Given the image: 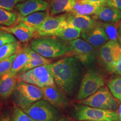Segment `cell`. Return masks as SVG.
<instances>
[{"mask_svg": "<svg viewBox=\"0 0 121 121\" xmlns=\"http://www.w3.org/2000/svg\"><path fill=\"white\" fill-rule=\"evenodd\" d=\"M54 82L65 95L70 96L76 89L81 68L74 57H67L51 64Z\"/></svg>", "mask_w": 121, "mask_h": 121, "instance_id": "cell-1", "label": "cell"}, {"mask_svg": "<svg viewBox=\"0 0 121 121\" xmlns=\"http://www.w3.org/2000/svg\"><path fill=\"white\" fill-rule=\"evenodd\" d=\"M72 115L78 121H119L118 114L115 110L96 108L81 104L74 107Z\"/></svg>", "mask_w": 121, "mask_h": 121, "instance_id": "cell-2", "label": "cell"}, {"mask_svg": "<svg viewBox=\"0 0 121 121\" xmlns=\"http://www.w3.org/2000/svg\"><path fill=\"white\" fill-rule=\"evenodd\" d=\"M13 96L16 105L23 110L42 99L43 94L40 87L18 80L13 93Z\"/></svg>", "mask_w": 121, "mask_h": 121, "instance_id": "cell-3", "label": "cell"}, {"mask_svg": "<svg viewBox=\"0 0 121 121\" xmlns=\"http://www.w3.org/2000/svg\"><path fill=\"white\" fill-rule=\"evenodd\" d=\"M17 78L19 81H24L40 88L56 85L51 63L41 65L30 69L21 73Z\"/></svg>", "mask_w": 121, "mask_h": 121, "instance_id": "cell-4", "label": "cell"}, {"mask_svg": "<svg viewBox=\"0 0 121 121\" xmlns=\"http://www.w3.org/2000/svg\"><path fill=\"white\" fill-rule=\"evenodd\" d=\"M30 47L45 58H54L69 53V47L52 38H39L33 40Z\"/></svg>", "mask_w": 121, "mask_h": 121, "instance_id": "cell-5", "label": "cell"}, {"mask_svg": "<svg viewBox=\"0 0 121 121\" xmlns=\"http://www.w3.org/2000/svg\"><path fill=\"white\" fill-rule=\"evenodd\" d=\"M23 110L35 121H56L60 113L45 100H39Z\"/></svg>", "mask_w": 121, "mask_h": 121, "instance_id": "cell-6", "label": "cell"}, {"mask_svg": "<svg viewBox=\"0 0 121 121\" xmlns=\"http://www.w3.org/2000/svg\"><path fill=\"white\" fill-rule=\"evenodd\" d=\"M80 104L96 108L115 110L119 102L112 94L109 89L104 86L89 97L80 100Z\"/></svg>", "mask_w": 121, "mask_h": 121, "instance_id": "cell-7", "label": "cell"}, {"mask_svg": "<svg viewBox=\"0 0 121 121\" xmlns=\"http://www.w3.org/2000/svg\"><path fill=\"white\" fill-rule=\"evenodd\" d=\"M104 85V78L99 72L94 69L89 70L81 81L77 98L78 100L86 99Z\"/></svg>", "mask_w": 121, "mask_h": 121, "instance_id": "cell-8", "label": "cell"}, {"mask_svg": "<svg viewBox=\"0 0 121 121\" xmlns=\"http://www.w3.org/2000/svg\"><path fill=\"white\" fill-rule=\"evenodd\" d=\"M99 55L105 69L109 72H114L116 65L121 56V45L118 41L109 40L100 47Z\"/></svg>", "mask_w": 121, "mask_h": 121, "instance_id": "cell-9", "label": "cell"}, {"mask_svg": "<svg viewBox=\"0 0 121 121\" xmlns=\"http://www.w3.org/2000/svg\"><path fill=\"white\" fill-rule=\"evenodd\" d=\"M69 52L83 65H90L95 58V47L85 40L78 38L69 42Z\"/></svg>", "mask_w": 121, "mask_h": 121, "instance_id": "cell-10", "label": "cell"}, {"mask_svg": "<svg viewBox=\"0 0 121 121\" xmlns=\"http://www.w3.org/2000/svg\"><path fill=\"white\" fill-rule=\"evenodd\" d=\"M67 14H62L52 17L49 15L34 33L38 37L54 36L62 29L63 22L66 20Z\"/></svg>", "mask_w": 121, "mask_h": 121, "instance_id": "cell-11", "label": "cell"}, {"mask_svg": "<svg viewBox=\"0 0 121 121\" xmlns=\"http://www.w3.org/2000/svg\"><path fill=\"white\" fill-rule=\"evenodd\" d=\"M81 37L94 47H100L109 40L102 23L98 22L96 26L85 31H82Z\"/></svg>", "mask_w": 121, "mask_h": 121, "instance_id": "cell-12", "label": "cell"}, {"mask_svg": "<svg viewBox=\"0 0 121 121\" xmlns=\"http://www.w3.org/2000/svg\"><path fill=\"white\" fill-rule=\"evenodd\" d=\"M43 98L57 108H63L69 104L65 94L56 86H49L41 88Z\"/></svg>", "mask_w": 121, "mask_h": 121, "instance_id": "cell-13", "label": "cell"}, {"mask_svg": "<svg viewBox=\"0 0 121 121\" xmlns=\"http://www.w3.org/2000/svg\"><path fill=\"white\" fill-rule=\"evenodd\" d=\"M66 20L68 26L78 28L81 32L93 28L98 23L95 20L89 16L74 15L70 13H67Z\"/></svg>", "mask_w": 121, "mask_h": 121, "instance_id": "cell-14", "label": "cell"}, {"mask_svg": "<svg viewBox=\"0 0 121 121\" xmlns=\"http://www.w3.org/2000/svg\"><path fill=\"white\" fill-rule=\"evenodd\" d=\"M49 4L44 0H27L25 2L19 3L16 7L20 14L26 16L31 13L47 10Z\"/></svg>", "mask_w": 121, "mask_h": 121, "instance_id": "cell-15", "label": "cell"}, {"mask_svg": "<svg viewBox=\"0 0 121 121\" xmlns=\"http://www.w3.org/2000/svg\"><path fill=\"white\" fill-rule=\"evenodd\" d=\"M93 18L106 23H116L121 20V10L113 6H102Z\"/></svg>", "mask_w": 121, "mask_h": 121, "instance_id": "cell-16", "label": "cell"}, {"mask_svg": "<svg viewBox=\"0 0 121 121\" xmlns=\"http://www.w3.org/2000/svg\"><path fill=\"white\" fill-rule=\"evenodd\" d=\"M49 16V11L47 10L37 12L26 16L19 15L18 16L17 22L19 24H22L26 25L34 33L37 28Z\"/></svg>", "mask_w": 121, "mask_h": 121, "instance_id": "cell-17", "label": "cell"}, {"mask_svg": "<svg viewBox=\"0 0 121 121\" xmlns=\"http://www.w3.org/2000/svg\"><path fill=\"white\" fill-rule=\"evenodd\" d=\"M18 82L16 75L10 72L4 74L0 78V97L2 100H6L13 94Z\"/></svg>", "mask_w": 121, "mask_h": 121, "instance_id": "cell-18", "label": "cell"}, {"mask_svg": "<svg viewBox=\"0 0 121 121\" xmlns=\"http://www.w3.org/2000/svg\"><path fill=\"white\" fill-rule=\"evenodd\" d=\"M0 30H4L13 34L21 42H28L34 37V32L26 25L19 24L13 26H4L1 25Z\"/></svg>", "mask_w": 121, "mask_h": 121, "instance_id": "cell-19", "label": "cell"}, {"mask_svg": "<svg viewBox=\"0 0 121 121\" xmlns=\"http://www.w3.org/2000/svg\"><path fill=\"white\" fill-rule=\"evenodd\" d=\"M25 48L29 55L30 60L26 63L22 70L20 72V74L24 73L30 69L38 67V66L51 63V60H48L45 57L42 56L38 53L35 51L31 48V47H29L28 46H26L25 47Z\"/></svg>", "mask_w": 121, "mask_h": 121, "instance_id": "cell-20", "label": "cell"}, {"mask_svg": "<svg viewBox=\"0 0 121 121\" xmlns=\"http://www.w3.org/2000/svg\"><path fill=\"white\" fill-rule=\"evenodd\" d=\"M102 6L94 3L77 1L69 13L74 15L89 16L95 14Z\"/></svg>", "mask_w": 121, "mask_h": 121, "instance_id": "cell-21", "label": "cell"}, {"mask_svg": "<svg viewBox=\"0 0 121 121\" xmlns=\"http://www.w3.org/2000/svg\"><path fill=\"white\" fill-rule=\"evenodd\" d=\"M16 54V57L13 60L11 69L9 71L10 73L15 75H16L17 73H20L30 60L29 55L25 47L21 48L20 47Z\"/></svg>", "mask_w": 121, "mask_h": 121, "instance_id": "cell-22", "label": "cell"}, {"mask_svg": "<svg viewBox=\"0 0 121 121\" xmlns=\"http://www.w3.org/2000/svg\"><path fill=\"white\" fill-rule=\"evenodd\" d=\"M76 0H53L50 7L52 15L63 13H69L73 9Z\"/></svg>", "mask_w": 121, "mask_h": 121, "instance_id": "cell-23", "label": "cell"}, {"mask_svg": "<svg viewBox=\"0 0 121 121\" xmlns=\"http://www.w3.org/2000/svg\"><path fill=\"white\" fill-rule=\"evenodd\" d=\"M81 31L78 28L67 26L58 31L54 36L60 38L65 41H71L78 39L81 35Z\"/></svg>", "mask_w": 121, "mask_h": 121, "instance_id": "cell-24", "label": "cell"}, {"mask_svg": "<svg viewBox=\"0 0 121 121\" xmlns=\"http://www.w3.org/2000/svg\"><path fill=\"white\" fill-rule=\"evenodd\" d=\"M20 43L17 41L4 44L0 47V61L6 60L16 53L20 48Z\"/></svg>", "mask_w": 121, "mask_h": 121, "instance_id": "cell-25", "label": "cell"}, {"mask_svg": "<svg viewBox=\"0 0 121 121\" xmlns=\"http://www.w3.org/2000/svg\"><path fill=\"white\" fill-rule=\"evenodd\" d=\"M17 18L16 13L0 8V25L11 26L17 22Z\"/></svg>", "mask_w": 121, "mask_h": 121, "instance_id": "cell-26", "label": "cell"}, {"mask_svg": "<svg viewBox=\"0 0 121 121\" xmlns=\"http://www.w3.org/2000/svg\"><path fill=\"white\" fill-rule=\"evenodd\" d=\"M107 85L113 96L119 101H121V76H118L110 79Z\"/></svg>", "mask_w": 121, "mask_h": 121, "instance_id": "cell-27", "label": "cell"}, {"mask_svg": "<svg viewBox=\"0 0 121 121\" xmlns=\"http://www.w3.org/2000/svg\"><path fill=\"white\" fill-rule=\"evenodd\" d=\"M104 31L109 40H118V22L116 23H102Z\"/></svg>", "mask_w": 121, "mask_h": 121, "instance_id": "cell-28", "label": "cell"}, {"mask_svg": "<svg viewBox=\"0 0 121 121\" xmlns=\"http://www.w3.org/2000/svg\"><path fill=\"white\" fill-rule=\"evenodd\" d=\"M10 121H35L18 106L13 109Z\"/></svg>", "mask_w": 121, "mask_h": 121, "instance_id": "cell-29", "label": "cell"}, {"mask_svg": "<svg viewBox=\"0 0 121 121\" xmlns=\"http://www.w3.org/2000/svg\"><path fill=\"white\" fill-rule=\"evenodd\" d=\"M16 55L15 53L6 60L0 61V78L10 70Z\"/></svg>", "mask_w": 121, "mask_h": 121, "instance_id": "cell-30", "label": "cell"}, {"mask_svg": "<svg viewBox=\"0 0 121 121\" xmlns=\"http://www.w3.org/2000/svg\"><path fill=\"white\" fill-rule=\"evenodd\" d=\"M17 41L13 35L4 30H0V47L7 43Z\"/></svg>", "mask_w": 121, "mask_h": 121, "instance_id": "cell-31", "label": "cell"}, {"mask_svg": "<svg viewBox=\"0 0 121 121\" xmlns=\"http://www.w3.org/2000/svg\"><path fill=\"white\" fill-rule=\"evenodd\" d=\"M24 1V0H0V8L7 11H12L16 6V4Z\"/></svg>", "mask_w": 121, "mask_h": 121, "instance_id": "cell-32", "label": "cell"}, {"mask_svg": "<svg viewBox=\"0 0 121 121\" xmlns=\"http://www.w3.org/2000/svg\"><path fill=\"white\" fill-rule=\"evenodd\" d=\"M77 1H80V2H87L96 4L102 6H110V0H76Z\"/></svg>", "mask_w": 121, "mask_h": 121, "instance_id": "cell-33", "label": "cell"}, {"mask_svg": "<svg viewBox=\"0 0 121 121\" xmlns=\"http://www.w3.org/2000/svg\"><path fill=\"white\" fill-rule=\"evenodd\" d=\"M114 73L117 74V75H121V56L118 61L117 65H116V67H115Z\"/></svg>", "mask_w": 121, "mask_h": 121, "instance_id": "cell-34", "label": "cell"}, {"mask_svg": "<svg viewBox=\"0 0 121 121\" xmlns=\"http://www.w3.org/2000/svg\"><path fill=\"white\" fill-rule=\"evenodd\" d=\"M110 6H113L121 10V0H110Z\"/></svg>", "mask_w": 121, "mask_h": 121, "instance_id": "cell-35", "label": "cell"}, {"mask_svg": "<svg viewBox=\"0 0 121 121\" xmlns=\"http://www.w3.org/2000/svg\"><path fill=\"white\" fill-rule=\"evenodd\" d=\"M11 116L9 113H4L0 117V121H10Z\"/></svg>", "mask_w": 121, "mask_h": 121, "instance_id": "cell-36", "label": "cell"}, {"mask_svg": "<svg viewBox=\"0 0 121 121\" xmlns=\"http://www.w3.org/2000/svg\"><path fill=\"white\" fill-rule=\"evenodd\" d=\"M118 41L121 45V24L118 22Z\"/></svg>", "mask_w": 121, "mask_h": 121, "instance_id": "cell-37", "label": "cell"}, {"mask_svg": "<svg viewBox=\"0 0 121 121\" xmlns=\"http://www.w3.org/2000/svg\"><path fill=\"white\" fill-rule=\"evenodd\" d=\"M56 121H72L71 119L69 118H68L67 117H63L60 118L58 119Z\"/></svg>", "mask_w": 121, "mask_h": 121, "instance_id": "cell-38", "label": "cell"}, {"mask_svg": "<svg viewBox=\"0 0 121 121\" xmlns=\"http://www.w3.org/2000/svg\"><path fill=\"white\" fill-rule=\"evenodd\" d=\"M118 114L119 121H121V104L120 105V106H119V108L118 109Z\"/></svg>", "mask_w": 121, "mask_h": 121, "instance_id": "cell-39", "label": "cell"}, {"mask_svg": "<svg viewBox=\"0 0 121 121\" xmlns=\"http://www.w3.org/2000/svg\"><path fill=\"white\" fill-rule=\"evenodd\" d=\"M119 23H120V24H121V22H120V21H119Z\"/></svg>", "mask_w": 121, "mask_h": 121, "instance_id": "cell-40", "label": "cell"}, {"mask_svg": "<svg viewBox=\"0 0 121 121\" xmlns=\"http://www.w3.org/2000/svg\"></svg>", "mask_w": 121, "mask_h": 121, "instance_id": "cell-41", "label": "cell"}, {"mask_svg": "<svg viewBox=\"0 0 121 121\" xmlns=\"http://www.w3.org/2000/svg\"><path fill=\"white\" fill-rule=\"evenodd\" d=\"M0 26H1V25H0Z\"/></svg>", "mask_w": 121, "mask_h": 121, "instance_id": "cell-42", "label": "cell"}]
</instances>
